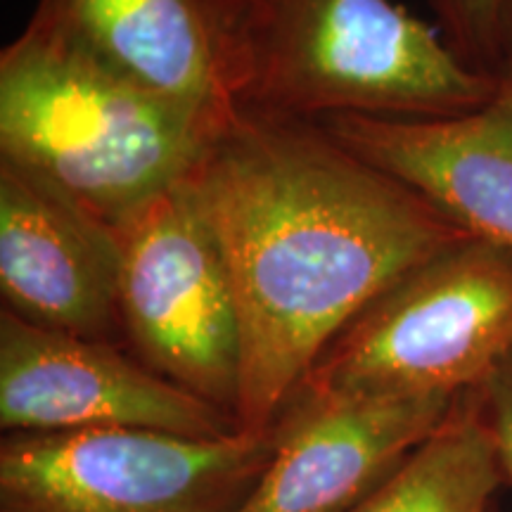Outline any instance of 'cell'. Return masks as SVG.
Returning a JSON list of instances; mask_svg holds the SVG:
<instances>
[{"label":"cell","instance_id":"obj_1","mask_svg":"<svg viewBox=\"0 0 512 512\" xmlns=\"http://www.w3.org/2000/svg\"><path fill=\"white\" fill-rule=\"evenodd\" d=\"M226 256L242 432H268L332 339L465 235L316 121L238 110L188 176Z\"/></svg>","mask_w":512,"mask_h":512},{"label":"cell","instance_id":"obj_2","mask_svg":"<svg viewBox=\"0 0 512 512\" xmlns=\"http://www.w3.org/2000/svg\"><path fill=\"white\" fill-rule=\"evenodd\" d=\"M223 121L147 91L34 15L0 53V159L112 228L183 183Z\"/></svg>","mask_w":512,"mask_h":512},{"label":"cell","instance_id":"obj_3","mask_svg":"<svg viewBox=\"0 0 512 512\" xmlns=\"http://www.w3.org/2000/svg\"><path fill=\"white\" fill-rule=\"evenodd\" d=\"M498 86L394 0H242L238 110L430 119L475 110Z\"/></svg>","mask_w":512,"mask_h":512},{"label":"cell","instance_id":"obj_4","mask_svg":"<svg viewBox=\"0 0 512 512\" xmlns=\"http://www.w3.org/2000/svg\"><path fill=\"white\" fill-rule=\"evenodd\" d=\"M510 356L512 254L463 238L373 299L299 389L458 399L482 389Z\"/></svg>","mask_w":512,"mask_h":512},{"label":"cell","instance_id":"obj_5","mask_svg":"<svg viewBox=\"0 0 512 512\" xmlns=\"http://www.w3.org/2000/svg\"><path fill=\"white\" fill-rule=\"evenodd\" d=\"M273 453L268 432L5 434L0 512H235Z\"/></svg>","mask_w":512,"mask_h":512},{"label":"cell","instance_id":"obj_6","mask_svg":"<svg viewBox=\"0 0 512 512\" xmlns=\"http://www.w3.org/2000/svg\"><path fill=\"white\" fill-rule=\"evenodd\" d=\"M117 230L119 330L166 380L235 418L242 335L226 256L188 178Z\"/></svg>","mask_w":512,"mask_h":512},{"label":"cell","instance_id":"obj_7","mask_svg":"<svg viewBox=\"0 0 512 512\" xmlns=\"http://www.w3.org/2000/svg\"><path fill=\"white\" fill-rule=\"evenodd\" d=\"M0 427L8 434L157 430L226 437L238 422L166 380L110 339L41 328L0 313Z\"/></svg>","mask_w":512,"mask_h":512},{"label":"cell","instance_id":"obj_8","mask_svg":"<svg viewBox=\"0 0 512 512\" xmlns=\"http://www.w3.org/2000/svg\"><path fill=\"white\" fill-rule=\"evenodd\" d=\"M458 399L297 389L273 425L264 472L235 512H349L437 430Z\"/></svg>","mask_w":512,"mask_h":512},{"label":"cell","instance_id":"obj_9","mask_svg":"<svg viewBox=\"0 0 512 512\" xmlns=\"http://www.w3.org/2000/svg\"><path fill=\"white\" fill-rule=\"evenodd\" d=\"M117 230L46 178L0 159L3 309L69 335L119 328Z\"/></svg>","mask_w":512,"mask_h":512},{"label":"cell","instance_id":"obj_10","mask_svg":"<svg viewBox=\"0 0 512 512\" xmlns=\"http://www.w3.org/2000/svg\"><path fill=\"white\" fill-rule=\"evenodd\" d=\"M316 124L465 235L512 254V76L484 105L451 117L339 114Z\"/></svg>","mask_w":512,"mask_h":512},{"label":"cell","instance_id":"obj_11","mask_svg":"<svg viewBox=\"0 0 512 512\" xmlns=\"http://www.w3.org/2000/svg\"><path fill=\"white\" fill-rule=\"evenodd\" d=\"M242 0H36L34 17L147 91L214 119L238 112Z\"/></svg>","mask_w":512,"mask_h":512},{"label":"cell","instance_id":"obj_12","mask_svg":"<svg viewBox=\"0 0 512 512\" xmlns=\"http://www.w3.org/2000/svg\"><path fill=\"white\" fill-rule=\"evenodd\" d=\"M501 472L482 392L475 389L349 512H491Z\"/></svg>","mask_w":512,"mask_h":512},{"label":"cell","instance_id":"obj_13","mask_svg":"<svg viewBox=\"0 0 512 512\" xmlns=\"http://www.w3.org/2000/svg\"><path fill=\"white\" fill-rule=\"evenodd\" d=\"M437 27L460 60L501 76L503 0H427Z\"/></svg>","mask_w":512,"mask_h":512},{"label":"cell","instance_id":"obj_14","mask_svg":"<svg viewBox=\"0 0 512 512\" xmlns=\"http://www.w3.org/2000/svg\"><path fill=\"white\" fill-rule=\"evenodd\" d=\"M479 392L496 441L498 460L505 475L512 479V356L486 380Z\"/></svg>","mask_w":512,"mask_h":512},{"label":"cell","instance_id":"obj_15","mask_svg":"<svg viewBox=\"0 0 512 512\" xmlns=\"http://www.w3.org/2000/svg\"><path fill=\"white\" fill-rule=\"evenodd\" d=\"M501 76H512V0H503Z\"/></svg>","mask_w":512,"mask_h":512}]
</instances>
